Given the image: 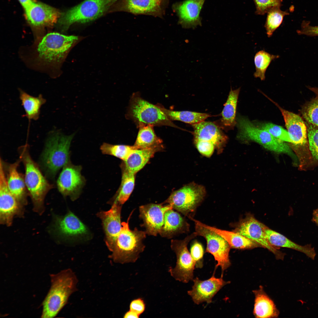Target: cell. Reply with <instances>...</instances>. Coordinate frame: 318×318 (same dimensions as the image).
<instances>
[{
    "instance_id": "cell-1",
    "label": "cell",
    "mask_w": 318,
    "mask_h": 318,
    "mask_svg": "<svg viewBox=\"0 0 318 318\" xmlns=\"http://www.w3.org/2000/svg\"><path fill=\"white\" fill-rule=\"evenodd\" d=\"M51 286L42 302V318L55 317L67 304L70 295L77 290L78 279L70 269L50 275Z\"/></svg>"
},
{
    "instance_id": "cell-2",
    "label": "cell",
    "mask_w": 318,
    "mask_h": 318,
    "mask_svg": "<svg viewBox=\"0 0 318 318\" xmlns=\"http://www.w3.org/2000/svg\"><path fill=\"white\" fill-rule=\"evenodd\" d=\"M270 100L278 107L283 117L291 142L289 144L298 161L299 169L306 171L314 167L310 151L307 126L299 115L284 109Z\"/></svg>"
},
{
    "instance_id": "cell-3",
    "label": "cell",
    "mask_w": 318,
    "mask_h": 318,
    "mask_svg": "<svg viewBox=\"0 0 318 318\" xmlns=\"http://www.w3.org/2000/svg\"><path fill=\"white\" fill-rule=\"evenodd\" d=\"M20 159L24 166V180L28 194L32 200L33 209L41 214L44 211L45 197L52 188L44 176L37 165L32 159L27 144L19 149Z\"/></svg>"
},
{
    "instance_id": "cell-4",
    "label": "cell",
    "mask_w": 318,
    "mask_h": 318,
    "mask_svg": "<svg viewBox=\"0 0 318 318\" xmlns=\"http://www.w3.org/2000/svg\"><path fill=\"white\" fill-rule=\"evenodd\" d=\"M74 134L65 135L54 131L49 135L40 158L46 175L54 178L59 170L69 160V149Z\"/></svg>"
},
{
    "instance_id": "cell-5",
    "label": "cell",
    "mask_w": 318,
    "mask_h": 318,
    "mask_svg": "<svg viewBox=\"0 0 318 318\" xmlns=\"http://www.w3.org/2000/svg\"><path fill=\"white\" fill-rule=\"evenodd\" d=\"M121 223L122 227L109 256L113 261L124 264L136 261L145 246L143 243L146 237L145 231L135 228L133 230L129 228L128 221Z\"/></svg>"
},
{
    "instance_id": "cell-6",
    "label": "cell",
    "mask_w": 318,
    "mask_h": 318,
    "mask_svg": "<svg viewBox=\"0 0 318 318\" xmlns=\"http://www.w3.org/2000/svg\"><path fill=\"white\" fill-rule=\"evenodd\" d=\"M126 116L138 127L151 125L180 128L167 117L157 104L154 105L149 102L137 93H134L131 97Z\"/></svg>"
},
{
    "instance_id": "cell-7",
    "label": "cell",
    "mask_w": 318,
    "mask_h": 318,
    "mask_svg": "<svg viewBox=\"0 0 318 318\" xmlns=\"http://www.w3.org/2000/svg\"><path fill=\"white\" fill-rule=\"evenodd\" d=\"M236 124L238 130L237 136L238 139L254 141L269 150L286 154L296 159L297 157L289 144L274 137L265 130L256 126L248 119L238 117Z\"/></svg>"
},
{
    "instance_id": "cell-8",
    "label": "cell",
    "mask_w": 318,
    "mask_h": 318,
    "mask_svg": "<svg viewBox=\"0 0 318 318\" xmlns=\"http://www.w3.org/2000/svg\"><path fill=\"white\" fill-rule=\"evenodd\" d=\"M119 0H85L61 14L58 24L64 31L75 23L95 20L107 11Z\"/></svg>"
},
{
    "instance_id": "cell-9",
    "label": "cell",
    "mask_w": 318,
    "mask_h": 318,
    "mask_svg": "<svg viewBox=\"0 0 318 318\" xmlns=\"http://www.w3.org/2000/svg\"><path fill=\"white\" fill-rule=\"evenodd\" d=\"M206 193L204 186L192 182L173 192L163 203L170 204L173 209L190 218H193L194 213Z\"/></svg>"
},
{
    "instance_id": "cell-10",
    "label": "cell",
    "mask_w": 318,
    "mask_h": 318,
    "mask_svg": "<svg viewBox=\"0 0 318 318\" xmlns=\"http://www.w3.org/2000/svg\"><path fill=\"white\" fill-rule=\"evenodd\" d=\"M197 235L195 232L181 240H172L171 247L176 256V265L168 271L176 280L184 283L193 280L195 262L187 248L189 242Z\"/></svg>"
},
{
    "instance_id": "cell-11",
    "label": "cell",
    "mask_w": 318,
    "mask_h": 318,
    "mask_svg": "<svg viewBox=\"0 0 318 318\" xmlns=\"http://www.w3.org/2000/svg\"><path fill=\"white\" fill-rule=\"evenodd\" d=\"M190 219L194 222L195 232L198 236L204 237L206 240L207 247L206 252L211 254L217 263L215 270L220 266L221 276L223 277L224 271L231 265L229 258L230 248L229 245L222 236L214 231L204 226L203 223L194 219Z\"/></svg>"
},
{
    "instance_id": "cell-12",
    "label": "cell",
    "mask_w": 318,
    "mask_h": 318,
    "mask_svg": "<svg viewBox=\"0 0 318 318\" xmlns=\"http://www.w3.org/2000/svg\"><path fill=\"white\" fill-rule=\"evenodd\" d=\"M78 39L77 37L66 36L57 33L45 35L38 48L39 57L48 62L60 61Z\"/></svg>"
},
{
    "instance_id": "cell-13",
    "label": "cell",
    "mask_w": 318,
    "mask_h": 318,
    "mask_svg": "<svg viewBox=\"0 0 318 318\" xmlns=\"http://www.w3.org/2000/svg\"><path fill=\"white\" fill-rule=\"evenodd\" d=\"M233 231L241 235L267 249L278 259H283L284 254L279 248L272 246L266 238L265 230L268 227L257 220L252 214H248L235 226Z\"/></svg>"
},
{
    "instance_id": "cell-14",
    "label": "cell",
    "mask_w": 318,
    "mask_h": 318,
    "mask_svg": "<svg viewBox=\"0 0 318 318\" xmlns=\"http://www.w3.org/2000/svg\"><path fill=\"white\" fill-rule=\"evenodd\" d=\"M24 206L10 191L3 161L0 160V223L9 226L15 217H22Z\"/></svg>"
},
{
    "instance_id": "cell-15",
    "label": "cell",
    "mask_w": 318,
    "mask_h": 318,
    "mask_svg": "<svg viewBox=\"0 0 318 318\" xmlns=\"http://www.w3.org/2000/svg\"><path fill=\"white\" fill-rule=\"evenodd\" d=\"M82 167L70 161L63 168L57 181L59 191L64 196H69L72 201L79 196L85 183L82 175Z\"/></svg>"
},
{
    "instance_id": "cell-16",
    "label": "cell",
    "mask_w": 318,
    "mask_h": 318,
    "mask_svg": "<svg viewBox=\"0 0 318 318\" xmlns=\"http://www.w3.org/2000/svg\"><path fill=\"white\" fill-rule=\"evenodd\" d=\"M215 270L212 276L209 279L202 280L196 277L193 279V285L191 290L188 291L194 303L199 304L206 302L210 303L216 294L225 285L229 283L224 280L223 277L215 276Z\"/></svg>"
},
{
    "instance_id": "cell-17",
    "label": "cell",
    "mask_w": 318,
    "mask_h": 318,
    "mask_svg": "<svg viewBox=\"0 0 318 318\" xmlns=\"http://www.w3.org/2000/svg\"><path fill=\"white\" fill-rule=\"evenodd\" d=\"M164 204L150 203L139 207V216L143 221L146 234L154 236L159 234L163 224L165 212L173 209L170 204Z\"/></svg>"
},
{
    "instance_id": "cell-18",
    "label": "cell",
    "mask_w": 318,
    "mask_h": 318,
    "mask_svg": "<svg viewBox=\"0 0 318 318\" xmlns=\"http://www.w3.org/2000/svg\"><path fill=\"white\" fill-rule=\"evenodd\" d=\"M24 9L29 23L32 26L37 27L53 25L58 21L61 14L56 9L35 1Z\"/></svg>"
},
{
    "instance_id": "cell-19",
    "label": "cell",
    "mask_w": 318,
    "mask_h": 318,
    "mask_svg": "<svg viewBox=\"0 0 318 318\" xmlns=\"http://www.w3.org/2000/svg\"><path fill=\"white\" fill-rule=\"evenodd\" d=\"M205 0H185L173 5V10L178 17V23L183 28L194 29L201 26L200 14Z\"/></svg>"
},
{
    "instance_id": "cell-20",
    "label": "cell",
    "mask_w": 318,
    "mask_h": 318,
    "mask_svg": "<svg viewBox=\"0 0 318 318\" xmlns=\"http://www.w3.org/2000/svg\"><path fill=\"white\" fill-rule=\"evenodd\" d=\"M122 206L114 202L109 210L102 211L97 214L102 221L105 235V243L110 251L122 227L120 218Z\"/></svg>"
},
{
    "instance_id": "cell-21",
    "label": "cell",
    "mask_w": 318,
    "mask_h": 318,
    "mask_svg": "<svg viewBox=\"0 0 318 318\" xmlns=\"http://www.w3.org/2000/svg\"><path fill=\"white\" fill-rule=\"evenodd\" d=\"M165 0H120L116 4L117 11L135 14H145L162 17Z\"/></svg>"
},
{
    "instance_id": "cell-22",
    "label": "cell",
    "mask_w": 318,
    "mask_h": 318,
    "mask_svg": "<svg viewBox=\"0 0 318 318\" xmlns=\"http://www.w3.org/2000/svg\"><path fill=\"white\" fill-rule=\"evenodd\" d=\"M192 126L194 139L209 141L214 145L218 153L222 152L228 138L217 125L213 122L203 121Z\"/></svg>"
},
{
    "instance_id": "cell-23",
    "label": "cell",
    "mask_w": 318,
    "mask_h": 318,
    "mask_svg": "<svg viewBox=\"0 0 318 318\" xmlns=\"http://www.w3.org/2000/svg\"><path fill=\"white\" fill-rule=\"evenodd\" d=\"M52 226L54 233L61 237L77 236L88 233L85 226L71 212L63 216H55Z\"/></svg>"
},
{
    "instance_id": "cell-24",
    "label": "cell",
    "mask_w": 318,
    "mask_h": 318,
    "mask_svg": "<svg viewBox=\"0 0 318 318\" xmlns=\"http://www.w3.org/2000/svg\"><path fill=\"white\" fill-rule=\"evenodd\" d=\"M20 161V160H19L7 165L6 177L7 186L10 191L24 206L27 203V196L28 194L24 177L18 170Z\"/></svg>"
},
{
    "instance_id": "cell-25",
    "label": "cell",
    "mask_w": 318,
    "mask_h": 318,
    "mask_svg": "<svg viewBox=\"0 0 318 318\" xmlns=\"http://www.w3.org/2000/svg\"><path fill=\"white\" fill-rule=\"evenodd\" d=\"M190 225L186 219L173 209L167 211L164 216V223L159 234L171 238L180 233L189 231Z\"/></svg>"
},
{
    "instance_id": "cell-26",
    "label": "cell",
    "mask_w": 318,
    "mask_h": 318,
    "mask_svg": "<svg viewBox=\"0 0 318 318\" xmlns=\"http://www.w3.org/2000/svg\"><path fill=\"white\" fill-rule=\"evenodd\" d=\"M265 233L268 241L273 246L277 248L282 247L295 250L304 253L312 260L314 259L316 253L314 248L310 244L304 246L299 245L268 227L265 230Z\"/></svg>"
},
{
    "instance_id": "cell-27",
    "label": "cell",
    "mask_w": 318,
    "mask_h": 318,
    "mask_svg": "<svg viewBox=\"0 0 318 318\" xmlns=\"http://www.w3.org/2000/svg\"><path fill=\"white\" fill-rule=\"evenodd\" d=\"M255 296L253 313L257 318L277 317L279 312L273 301L264 292L261 286L254 291Z\"/></svg>"
},
{
    "instance_id": "cell-28",
    "label": "cell",
    "mask_w": 318,
    "mask_h": 318,
    "mask_svg": "<svg viewBox=\"0 0 318 318\" xmlns=\"http://www.w3.org/2000/svg\"><path fill=\"white\" fill-rule=\"evenodd\" d=\"M162 148L136 149L122 165L128 172L135 175L146 164L155 153Z\"/></svg>"
},
{
    "instance_id": "cell-29",
    "label": "cell",
    "mask_w": 318,
    "mask_h": 318,
    "mask_svg": "<svg viewBox=\"0 0 318 318\" xmlns=\"http://www.w3.org/2000/svg\"><path fill=\"white\" fill-rule=\"evenodd\" d=\"M203 224L205 227L222 236L228 243L231 248L246 249L261 247L255 242L233 231H229L218 229L203 223Z\"/></svg>"
},
{
    "instance_id": "cell-30",
    "label": "cell",
    "mask_w": 318,
    "mask_h": 318,
    "mask_svg": "<svg viewBox=\"0 0 318 318\" xmlns=\"http://www.w3.org/2000/svg\"><path fill=\"white\" fill-rule=\"evenodd\" d=\"M240 88L233 90L231 88L221 113V122L223 128L233 129L236 124V112Z\"/></svg>"
},
{
    "instance_id": "cell-31",
    "label": "cell",
    "mask_w": 318,
    "mask_h": 318,
    "mask_svg": "<svg viewBox=\"0 0 318 318\" xmlns=\"http://www.w3.org/2000/svg\"><path fill=\"white\" fill-rule=\"evenodd\" d=\"M151 125L143 126L139 127L136 140L134 146L137 149L162 148V140L158 137Z\"/></svg>"
},
{
    "instance_id": "cell-32",
    "label": "cell",
    "mask_w": 318,
    "mask_h": 318,
    "mask_svg": "<svg viewBox=\"0 0 318 318\" xmlns=\"http://www.w3.org/2000/svg\"><path fill=\"white\" fill-rule=\"evenodd\" d=\"M19 91V98L26 113L25 116L29 120H37L39 117L41 107L46 102V99L41 94L34 97L21 89Z\"/></svg>"
},
{
    "instance_id": "cell-33",
    "label": "cell",
    "mask_w": 318,
    "mask_h": 318,
    "mask_svg": "<svg viewBox=\"0 0 318 318\" xmlns=\"http://www.w3.org/2000/svg\"><path fill=\"white\" fill-rule=\"evenodd\" d=\"M162 111L171 120H178L192 125L204 121L211 116L206 113L188 111H175L166 109L160 104H157Z\"/></svg>"
},
{
    "instance_id": "cell-34",
    "label": "cell",
    "mask_w": 318,
    "mask_h": 318,
    "mask_svg": "<svg viewBox=\"0 0 318 318\" xmlns=\"http://www.w3.org/2000/svg\"><path fill=\"white\" fill-rule=\"evenodd\" d=\"M122 181L120 188L114 198V202L122 205L129 198L134 189L135 175L128 172L121 167Z\"/></svg>"
},
{
    "instance_id": "cell-35",
    "label": "cell",
    "mask_w": 318,
    "mask_h": 318,
    "mask_svg": "<svg viewBox=\"0 0 318 318\" xmlns=\"http://www.w3.org/2000/svg\"><path fill=\"white\" fill-rule=\"evenodd\" d=\"M278 55L270 54L264 50H260L255 54L254 62L256 71L254 74L255 78L262 81L265 79L266 71L271 62L279 58Z\"/></svg>"
},
{
    "instance_id": "cell-36",
    "label": "cell",
    "mask_w": 318,
    "mask_h": 318,
    "mask_svg": "<svg viewBox=\"0 0 318 318\" xmlns=\"http://www.w3.org/2000/svg\"><path fill=\"white\" fill-rule=\"evenodd\" d=\"M136 149L134 145H112L106 143H103L100 147L102 154L114 156L123 161L126 160Z\"/></svg>"
},
{
    "instance_id": "cell-37",
    "label": "cell",
    "mask_w": 318,
    "mask_h": 318,
    "mask_svg": "<svg viewBox=\"0 0 318 318\" xmlns=\"http://www.w3.org/2000/svg\"><path fill=\"white\" fill-rule=\"evenodd\" d=\"M280 8H272L267 13V16L264 27L268 37H271L274 32L279 26L284 17L289 14L287 11H281Z\"/></svg>"
},
{
    "instance_id": "cell-38",
    "label": "cell",
    "mask_w": 318,
    "mask_h": 318,
    "mask_svg": "<svg viewBox=\"0 0 318 318\" xmlns=\"http://www.w3.org/2000/svg\"><path fill=\"white\" fill-rule=\"evenodd\" d=\"M308 88L315 94L316 97L304 105L301 113L305 122L318 127V92L313 87Z\"/></svg>"
},
{
    "instance_id": "cell-39",
    "label": "cell",
    "mask_w": 318,
    "mask_h": 318,
    "mask_svg": "<svg viewBox=\"0 0 318 318\" xmlns=\"http://www.w3.org/2000/svg\"><path fill=\"white\" fill-rule=\"evenodd\" d=\"M309 147L314 166H318V127L305 122Z\"/></svg>"
},
{
    "instance_id": "cell-40",
    "label": "cell",
    "mask_w": 318,
    "mask_h": 318,
    "mask_svg": "<svg viewBox=\"0 0 318 318\" xmlns=\"http://www.w3.org/2000/svg\"><path fill=\"white\" fill-rule=\"evenodd\" d=\"M261 128L267 131L274 137L280 140L289 143L291 142L288 131L280 126L267 123L262 124Z\"/></svg>"
},
{
    "instance_id": "cell-41",
    "label": "cell",
    "mask_w": 318,
    "mask_h": 318,
    "mask_svg": "<svg viewBox=\"0 0 318 318\" xmlns=\"http://www.w3.org/2000/svg\"><path fill=\"white\" fill-rule=\"evenodd\" d=\"M256 7L255 13L263 15L272 8L280 7L282 0H253Z\"/></svg>"
},
{
    "instance_id": "cell-42",
    "label": "cell",
    "mask_w": 318,
    "mask_h": 318,
    "mask_svg": "<svg viewBox=\"0 0 318 318\" xmlns=\"http://www.w3.org/2000/svg\"><path fill=\"white\" fill-rule=\"evenodd\" d=\"M190 254L195 262V267L201 268L203 266V256L204 253L202 245L197 241H195L191 245Z\"/></svg>"
},
{
    "instance_id": "cell-43",
    "label": "cell",
    "mask_w": 318,
    "mask_h": 318,
    "mask_svg": "<svg viewBox=\"0 0 318 318\" xmlns=\"http://www.w3.org/2000/svg\"><path fill=\"white\" fill-rule=\"evenodd\" d=\"M194 143L200 153L207 157L211 156L215 149L214 145L208 141L194 139Z\"/></svg>"
},
{
    "instance_id": "cell-44",
    "label": "cell",
    "mask_w": 318,
    "mask_h": 318,
    "mask_svg": "<svg viewBox=\"0 0 318 318\" xmlns=\"http://www.w3.org/2000/svg\"><path fill=\"white\" fill-rule=\"evenodd\" d=\"M297 32L299 35L317 36H318V26H311L309 21L304 20L302 23L301 29L297 30Z\"/></svg>"
},
{
    "instance_id": "cell-45",
    "label": "cell",
    "mask_w": 318,
    "mask_h": 318,
    "mask_svg": "<svg viewBox=\"0 0 318 318\" xmlns=\"http://www.w3.org/2000/svg\"><path fill=\"white\" fill-rule=\"evenodd\" d=\"M145 306L144 302L141 298L134 299L130 302L129 310L132 311L140 316L144 311Z\"/></svg>"
},
{
    "instance_id": "cell-46",
    "label": "cell",
    "mask_w": 318,
    "mask_h": 318,
    "mask_svg": "<svg viewBox=\"0 0 318 318\" xmlns=\"http://www.w3.org/2000/svg\"><path fill=\"white\" fill-rule=\"evenodd\" d=\"M139 317V316L137 314L130 310L127 312L124 316V317L125 318H138Z\"/></svg>"
},
{
    "instance_id": "cell-47",
    "label": "cell",
    "mask_w": 318,
    "mask_h": 318,
    "mask_svg": "<svg viewBox=\"0 0 318 318\" xmlns=\"http://www.w3.org/2000/svg\"><path fill=\"white\" fill-rule=\"evenodd\" d=\"M19 1L24 9L34 1L33 0H19Z\"/></svg>"
},
{
    "instance_id": "cell-48",
    "label": "cell",
    "mask_w": 318,
    "mask_h": 318,
    "mask_svg": "<svg viewBox=\"0 0 318 318\" xmlns=\"http://www.w3.org/2000/svg\"><path fill=\"white\" fill-rule=\"evenodd\" d=\"M312 220L318 226V208L313 211Z\"/></svg>"
},
{
    "instance_id": "cell-49",
    "label": "cell",
    "mask_w": 318,
    "mask_h": 318,
    "mask_svg": "<svg viewBox=\"0 0 318 318\" xmlns=\"http://www.w3.org/2000/svg\"><path fill=\"white\" fill-rule=\"evenodd\" d=\"M315 89L317 92H318V88L315 87Z\"/></svg>"
}]
</instances>
